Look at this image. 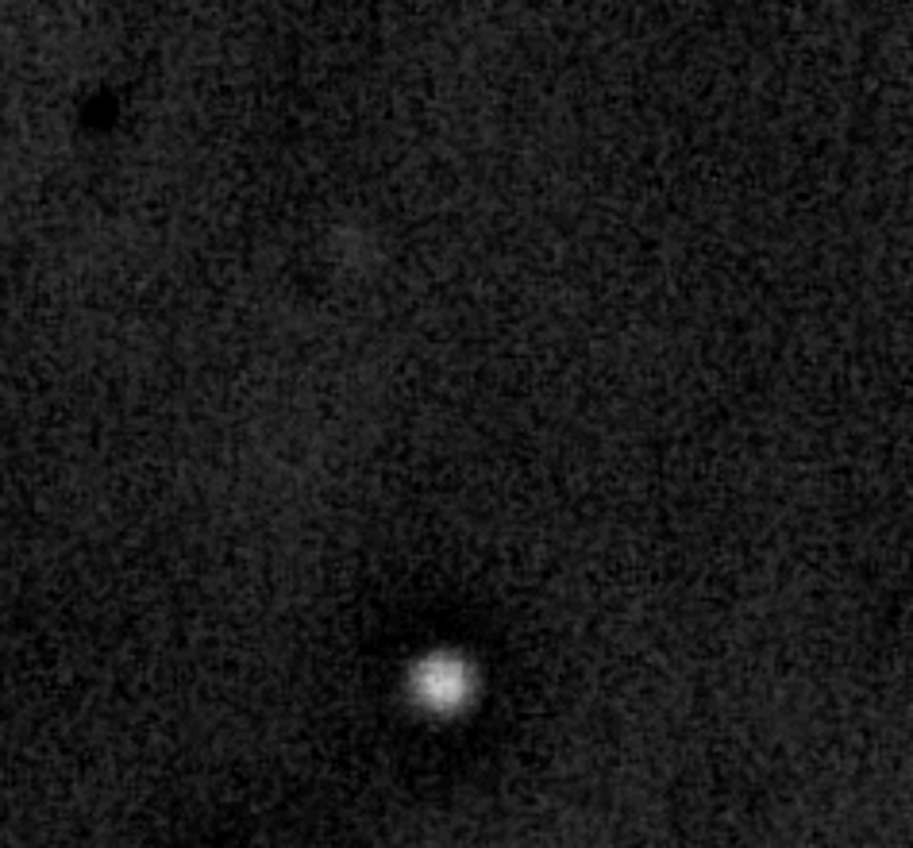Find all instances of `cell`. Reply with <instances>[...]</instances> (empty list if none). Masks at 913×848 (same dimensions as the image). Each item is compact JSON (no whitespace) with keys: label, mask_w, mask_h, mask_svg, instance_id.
<instances>
[{"label":"cell","mask_w":913,"mask_h":848,"mask_svg":"<svg viewBox=\"0 0 913 848\" xmlns=\"http://www.w3.org/2000/svg\"><path fill=\"white\" fill-rule=\"evenodd\" d=\"M417 686H420V694H424L428 702H435V706H451V702L463 694V667L435 660V664H428L424 672H420Z\"/></svg>","instance_id":"6da1fadb"}]
</instances>
